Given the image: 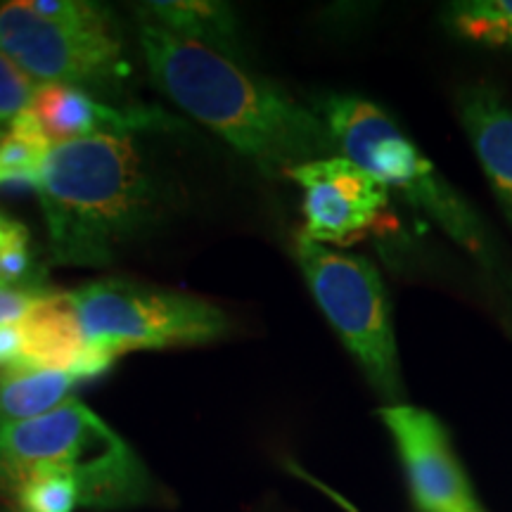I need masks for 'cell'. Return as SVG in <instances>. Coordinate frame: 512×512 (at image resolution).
<instances>
[{
	"label": "cell",
	"instance_id": "5bb4252c",
	"mask_svg": "<svg viewBox=\"0 0 512 512\" xmlns=\"http://www.w3.org/2000/svg\"><path fill=\"white\" fill-rule=\"evenodd\" d=\"M83 380L62 370L12 366L0 370V430L41 418L72 399Z\"/></svg>",
	"mask_w": 512,
	"mask_h": 512
},
{
	"label": "cell",
	"instance_id": "4fadbf2b",
	"mask_svg": "<svg viewBox=\"0 0 512 512\" xmlns=\"http://www.w3.org/2000/svg\"><path fill=\"white\" fill-rule=\"evenodd\" d=\"M140 22L155 24L171 34L190 38L240 60V24L228 3L211 0H152L136 5Z\"/></svg>",
	"mask_w": 512,
	"mask_h": 512
},
{
	"label": "cell",
	"instance_id": "44dd1931",
	"mask_svg": "<svg viewBox=\"0 0 512 512\" xmlns=\"http://www.w3.org/2000/svg\"><path fill=\"white\" fill-rule=\"evenodd\" d=\"M48 290L38 285L0 287V325H17L22 318L41 302Z\"/></svg>",
	"mask_w": 512,
	"mask_h": 512
},
{
	"label": "cell",
	"instance_id": "3957f363",
	"mask_svg": "<svg viewBox=\"0 0 512 512\" xmlns=\"http://www.w3.org/2000/svg\"><path fill=\"white\" fill-rule=\"evenodd\" d=\"M38 470L72 477L81 508H133L152 501L157 491L138 453L76 399L0 430V494L15 496Z\"/></svg>",
	"mask_w": 512,
	"mask_h": 512
},
{
	"label": "cell",
	"instance_id": "ba28073f",
	"mask_svg": "<svg viewBox=\"0 0 512 512\" xmlns=\"http://www.w3.org/2000/svg\"><path fill=\"white\" fill-rule=\"evenodd\" d=\"M285 178L302 188V233L320 245H351L387 216L389 190L342 155L294 166Z\"/></svg>",
	"mask_w": 512,
	"mask_h": 512
},
{
	"label": "cell",
	"instance_id": "8992f818",
	"mask_svg": "<svg viewBox=\"0 0 512 512\" xmlns=\"http://www.w3.org/2000/svg\"><path fill=\"white\" fill-rule=\"evenodd\" d=\"M69 297L88 342L114 358L128 351L207 344L230 328L226 311L207 299L131 280H95Z\"/></svg>",
	"mask_w": 512,
	"mask_h": 512
},
{
	"label": "cell",
	"instance_id": "ac0fdd59",
	"mask_svg": "<svg viewBox=\"0 0 512 512\" xmlns=\"http://www.w3.org/2000/svg\"><path fill=\"white\" fill-rule=\"evenodd\" d=\"M38 285L29 230L0 211V287Z\"/></svg>",
	"mask_w": 512,
	"mask_h": 512
},
{
	"label": "cell",
	"instance_id": "9c48e42d",
	"mask_svg": "<svg viewBox=\"0 0 512 512\" xmlns=\"http://www.w3.org/2000/svg\"><path fill=\"white\" fill-rule=\"evenodd\" d=\"M392 434L420 512H486L437 415L411 403L377 411Z\"/></svg>",
	"mask_w": 512,
	"mask_h": 512
},
{
	"label": "cell",
	"instance_id": "603a6c76",
	"mask_svg": "<svg viewBox=\"0 0 512 512\" xmlns=\"http://www.w3.org/2000/svg\"><path fill=\"white\" fill-rule=\"evenodd\" d=\"M0 131H3V128H0Z\"/></svg>",
	"mask_w": 512,
	"mask_h": 512
},
{
	"label": "cell",
	"instance_id": "7a4b0ae2",
	"mask_svg": "<svg viewBox=\"0 0 512 512\" xmlns=\"http://www.w3.org/2000/svg\"><path fill=\"white\" fill-rule=\"evenodd\" d=\"M38 202L53 259L102 268L164 216V188L131 136H93L53 147Z\"/></svg>",
	"mask_w": 512,
	"mask_h": 512
},
{
	"label": "cell",
	"instance_id": "d6986e66",
	"mask_svg": "<svg viewBox=\"0 0 512 512\" xmlns=\"http://www.w3.org/2000/svg\"><path fill=\"white\" fill-rule=\"evenodd\" d=\"M31 10L48 22L81 31H117L112 12L100 3L86 0H27Z\"/></svg>",
	"mask_w": 512,
	"mask_h": 512
},
{
	"label": "cell",
	"instance_id": "ffe728a7",
	"mask_svg": "<svg viewBox=\"0 0 512 512\" xmlns=\"http://www.w3.org/2000/svg\"><path fill=\"white\" fill-rule=\"evenodd\" d=\"M38 83L31 81L8 55L0 50V128L10 124L34 100Z\"/></svg>",
	"mask_w": 512,
	"mask_h": 512
},
{
	"label": "cell",
	"instance_id": "e0dca14e",
	"mask_svg": "<svg viewBox=\"0 0 512 512\" xmlns=\"http://www.w3.org/2000/svg\"><path fill=\"white\" fill-rule=\"evenodd\" d=\"M19 512H74L81 508L79 484L57 470H38L15 494Z\"/></svg>",
	"mask_w": 512,
	"mask_h": 512
},
{
	"label": "cell",
	"instance_id": "7c38bea8",
	"mask_svg": "<svg viewBox=\"0 0 512 512\" xmlns=\"http://www.w3.org/2000/svg\"><path fill=\"white\" fill-rule=\"evenodd\" d=\"M456 110L486 183L512 226V105L496 88L472 83L460 91Z\"/></svg>",
	"mask_w": 512,
	"mask_h": 512
},
{
	"label": "cell",
	"instance_id": "8fae6325",
	"mask_svg": "<svg viewBox=\"0 0 512 512\" xmlns=\"http://www.w3.org/2000/svg\"><path fill=\"white\" fill-rule=\"evenodd\" d=\"M17 325L22 332L19 366L24 368L62 370L86 382L105 375L117 361L83 335L69 292L46 294Z\"/></svg>",
	"mask_w": 512,
	"mask_h": 512
},
{
	"label": "cell",
	"instance_id": "5b68a950",
	"mask_svg": "<svg viewBox=\"0 0 512 512\" xmlns=\"http://www.w3.org/2000/svg\"><path fill=\"white\" fill-rule=\"evenodd\" d=\"M297 264L318 309L384 399L401 403L399 347L387 287L368 259L297 238Z\"/></svg>",
	"mask_w": 512,
	"mask_h": 512
},
{
	"label": "cell",
	"instance_id": "6da1fadb",
	"mask_svg": "<svg viewBox=\"0 0 512 512\" xmlns=\"http://www.w3.org/2000/svg\"><path fill=\"white\" fill-rule=\"evenodd\" d=\"M138 36L159 91L264 176H285L299 164L339 155L316 110L240 60L147 22H140Z\"/></svg>",
	"mask_w": 512,
	"mask_h": 512
},
{
	"label": "cell",
	"instance_id": "2e32d148",
	"mask_svg": "<svg viewBox=\"0 0 512 512\" xmlns=\"http://www.w3.org/2000/svg\"><path fill=\"white\" fill-rule=\"evenodd\" d=\"M446 29L475 46L512 50V0H456L441 12Z\"/></svg>",
	"mask_w": 512,
	"mask_h": 512
},
{
	"label": "cell",
	"instance_id": "277c9868",
	"mask_svg": "<svg viewBox=\"0 0 512 512\" xmlns=\"http://www.w3.org/2000/svg\"><path fill=\"white\" fill-rule=\"evenodd\" d=\"M328 126L337 152L363 166L387 190L425 211L460 249L494 273L501 266L496 242L465 197L380 105L361 95L332 93L313 107Z\"/></svg>",
	"mask_w": 512,
	"mask_h": 512
},
{
	"label": "cell",
	"instance_id": "30bf717a",
	"mask_svg": "<svg viewBox=\"0 0 512 512\" xmlns=\"http://www.w3.org/2000/svg\"><path fill=\"white\" fill-rule=\"evenodd\" d=\"M27 112L36 121L50 150L93 136H131L147 128L178 124L157 110H136V107L117 110L102 105L86 88L67 86V83H48L38 88Z\"/></svg>",
	"mask_w": 512,
	"mask_h": 512
},
{
	"label": "cell",
	"instance_id": "52a82bcc",
	"mask_svg": "<svg viewBox=\"0 0 512 512\" xmlns=\"http://www.w3.org/2000/svg\"><path fill=\"white\" fill-rule=\"evenodd\" d=\"M0 50L36 81L86 88L128 74L117 31H81L48 22L29 3H0Z\"/></svg>",
	"mask_w": 512,
	"mask_h": 512
},
{
	"label": "cell",
	"instance_id": "9a60e30c",
	"mask_svg": "<svg viewBox=\"0 0 512 512\" xmlns=\"http://www.w3.org/2000/svg\"><path fill=\"white\" fill-rule=\"evenodd\" d=\"M50 147L24 110L0 131V190H36Z\"/></svg>",
	"mask_w": 512,
	"mask_h": 512
},
{
	"label": "cell",
	"instance_id": "7402d4cb",
	"mask_svg": "<svg viewBox=\"0 0 512 512\" xmlns=\"http://www.w3.org/2000/svg\"><path fill=\"white\" fill-rule=\"evenodd\" d=\"M287 470H290L294 477L304 479V482H306V484H311V486H313V489H318V491H320V494H325V496H328V498H330V501H332V503H337V505H339V508H342L344 512H361V510H358V508H356V505H354V503H351V501H349V498H344L342 494H339V491H335V489H332V486H328V484H325V482H320V479H316V477H313V475H309V472H306L302 465H297V463H287Z\"/></svg>",
	"mask_w": 512,
	"mask_h": 512
}]
</instances>
